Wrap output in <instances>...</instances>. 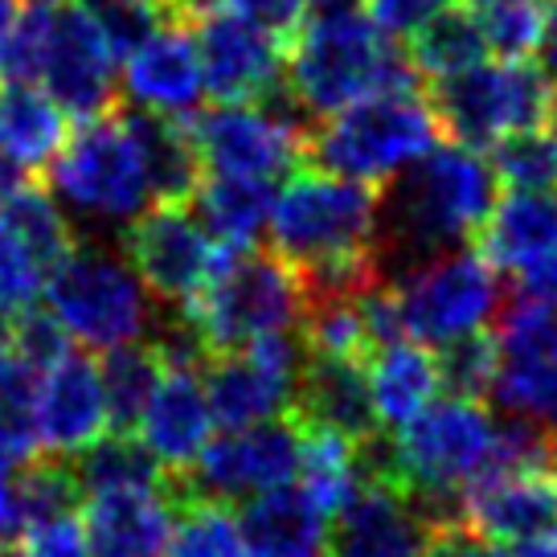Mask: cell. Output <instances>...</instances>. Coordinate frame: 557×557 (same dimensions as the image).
Returning <instances> with one entry per match:
<instances>
[{"label":"cell","mask_w":557,"mask_h":557,"mask_svg":"<svg viewBox=\"0 0 557 557\" xmlns=\"http://www.w3.org/2000/svg\"><path fill=\"white\" fill-rule=\"evenodd\" d=\"M557 78L529 58L475 62L451 78L431 83L438 127L459 144L492 148L496 139L545 127L554 115Z\"/></svg>","instance_id":"cell-10"},{"label":"cell","mask_w":557,"mask_h":557,"mask_svg":"<svg viewBox=\"0 0 557 557\" xmlns=\"http://www.w3.org/2000/svg\"><path fill=\"white\" fill-rule=\"evenodd\" d=\"M169 557H255V549L230 505L206 500V496H185L176 500Z\"/></svg>","instance_id":"cell-36"},{"label":"cell","mask_w":557,"mask_h":557,"mask_svg":"<svg viewBox=\"0 0 557 557\" xmlns=\"http://www.w3.org/2000/svg\"><path fill=\"white\" fill-rule=\"evenodd\" d=\"M9 557H95L74 512H58L50 521L29 524L17 541H9Z\"/></svg>","instance_id":"cell-41"},{"label":"cell","mask_w":557,"mask_h":557,"mask_svg":"<svg viewBox=\"0 0 557 557\" xmlns=\"http://www.w3.org/2000/svg\"><path fill=\"white\" fill-rule=\"evenodd\" d=\"M304 557H320V549H315V554H304Z\"/></svg>","instance_id":"cell-52"},{"label":"cell","mask_w":557,"mask_h":557,"mask_svg":"<svg viewBox=\"0 0 557 557\" xmlns=\"http://www.w3.org/2000/svg\"><path fill=\"white\" fill-rule=\"evenodd\" d=\"M484 53L487 41L463 0H451L447 9H438L435 17L422 21L410 34V62L422 74V83L451 78L459 70L484 62Z\"/></svg>","instance_id":"cell-34"},{"label":"cell","mask_w":557,"mask_h":557,"mask_svg":"<svg viewBox=\"0 0 557 557\" xmlns=\"http://www.w3.org/2000/svg\"><path fill=\"white\" fill-rule=\"evenodd\" d=\"M74 243L78 234L50 193L21 185L0 206V312L17 315L34 308Z\"/></svg>","instance_id":"cell-17"},{"label":"cell","mask_w":557,"mask_h":557,"mask_svg":"<svg viewBox=\"0 0 557 557\" xmlns=\"http://www.w3.org/2000/svg\"><path fill=\"white\" fill-rule=\"evenodd\" d=\"M78 500H83V487L74 480L66 455H25L0 480V541H17L29 524L50 521L58 512H74Z\"/></svg>","instance_id":"cell-29"},{"label":"cell","mask_w":557,"mask_h":557,"mask_svg":"<svg viewBox=\"0 0 557 557\" xmlns=\"http://www.w3.org/2000/svg\"><path fill=\"white\" fill-rule=\"evenodd\" d=\"M517 278H521L517 296H529V299H537V304L557 308V250L549 255V259H541L537 267H529V271Z\"/></svg>","instance_id":"cell-45"},{"label":"cell","mask_w":557,"mask_h":557,"mask_svg":"<svg viewBox=\"0 0 557 557\" xmlns=\"http://www.w3.org/2000/svg\"><path fill=\"white\" fill-rule=\"evenodd\" d=\"M366 373L382 431L406 426L443 389L435 352L426 345H418V341H410V336H398L389 345L373 348L366 357Z\"/></svg>","instance_id":"cell-28"},{"label":"cell","mask_w":557,"mask_h":557,"mask_svg":"<svg viewBox=\"0 0 557 557\" xmlns=\"http://www.w3.org/2000/svg\"><path fill=\"white\" fill-rule=\"evenodd\" d=\"M492 169L508 189H557V132L529 127L492 144Z\"/></svg>","instance_id":"cell-37"},{"label":"cell","mask_w":557,"mask_h":557,"mask_svg":"<svg viewBox=\"0 0 557 557\" xmlns=\"http://www.w3.org/2000/svg\"><path fill=\"white\" fill-rule=\"evenodd\" d=\"M185 315L201 336L206 352H230L267 332L299 329L304 287L296 267L278 250L226 246L206 287L185 304Z\"/></svg>","instance_id":"cell-5"},{"label":"cell","mask_w":557,"mask_h":557,"mask_svg":"<svg viewBox=\"0 0 557 557\" xmlns=\"http://www.w3.org/2000/svg\"><path fill=\"white\" fill-rule=\"evenodd\" d=\"M115 50L83 0H50L41 87L70 120H95L115 103Z\"/></svg>","instance_id":"cell-18"},{"label":"cell","mask_w":557,"mask_h":557,"mask_svg":"<svg viewBox=\"0 0 557 557\" xmlns=\"http://www.w3.org/2000/svg\"><path fill=\"white\" fill-rule=\"evenodd\" d=\"M394 287L401 329L410 341L438 348L463 336V332L487 329V320L500 312V278L496 267L468 246H455L447 255L401 275Z\"/></svg>","instance_id":"cell-11"},{"label":"cell","mask_w":557,"mask_h":557,"mask_svg":"<svg viewBox=\"0 0 557 557\" xmlns=\"http://www.w3.org/2000/svg\"><path fill=\"white\" fill-rule=\"evenodd\" d=\"M554 193H557V189H554Z\"/></svg>","instance_id":"cell-53"},{"label":"cell","mask_w":557,"mask_h":557,"mask_svg":"<svg viewBox=\"0 0 557 557\" xmlns=\"http://www.w3.org/2000/svg\"><path fill=\"white\" fill-rule=\"evenodd\" d=\"M447 4L451 0H369V17L377 21L385 34L410 37L422 21H431Z\"/></svg>","instance_id":"cell-43"},{"label":"cell","mask_w":557,"mask_h":557,"mask_svg":"<svg viewBox=\"0 0 557 557\" xmlns=\"http://www.w3.org/2000/svg\"><path fill=\"white\" fill-rule=\"evenodd\" d=\"M283 83L299 107L320 120L341 107L385 95V90H418L422 74L410 62V50L357 4L315 9L287 37Z\"/></svg>","instance_id":"cell-2"},{"label":"cell","mask_w":557,"mask_h":557,"mask_svg":"<svg viewBox=\"0 0 557 557\" xmlns=\"http://www.w3.org/2000/svg\"><path fill=\"white\" fill-rule=\"evenodd\" d=\"M475 243L496 271L524 275L557 250V197L545 189H512L508 197H496Z\"/></svg>","instance_id":"cell-26"},{"label":"cell","mask_w":557,"mask_h":557,"mask_svg":"<svg viewBox=\"0 0 557 557\" xmlns=\"http://www.w3.org/2000/svg\"><path fill=\"white\" fill-rule=\"evenodd\" d=\"M123 120L136 132L144 164H148V181H152V201H193V193L201 185V160L193 148L185 120L176 115H157L144 107H123Z\"/></svg>","instance_id":"cell-30"},{"label":"cell","mask_w":557,"mask_h":557,"mask_svg":"<svg viewBox=\"0 0 557 557\" xmlns=\"http://www.w3.org/2000/svg\"><path fill=\"white\" fill-rule=\"evenodd\" d=\"M496 185L500 176L492 160L459 139L435 144L426 157L377 185L373 255L385 283H398L435 255L468 246L496 206Z\"/></svg>","instance_id":"cell-1"},{"label":"cell","mask_w":557,"mask_h":557,"mask_svg":"<svg viewBox=\"0 0 557 557\" xmlns=\"http://www.w3.org/2000/svg\"><path fill=\"white\" fill-rule=\"evenodd\" d=\"M496 557H557V524L554 529H541L529 537L505 541V545H492Z\"/></svg>","instance_id":"cell-47"},{"label":"cell","mask_w":557,"mask_h":557,"mask_svg":"<svg viewBox=\"0 0 557 557\" xmlns=\"http://www.w3.org/2000/svg\"><path fill=\"white\" fill-rule=\"evenodd\" d=\"M426 557H496L484 537H475L463 521H443L431 537Z\"/></svg>","instance_id":"cell-44"},{"label":"cell","mask_w":557,"mask_h":557,"mask_svg":"<svg viewBox=\"0 0 557 557\" xmlns=\"http://www.w3.org/2000/svg\"><path fill=\"white\" fill-rule=\"evenodd\" d=\"M230 9H238L243 17L259 21L262 29L278 34L283 41L296 34L304 17L312 13V0H226Z\"/></svg>","instance_id":"cell-42"},{"label":"cell","mask_w":557,"mask_h":557,"mask_svg":"<svg viewBox=\"0 0 557 557\" xmlns=\"http://www.w3.org/2000/svg\"><path fill=\"white\" fill-rule=\"evenodd\" d=\"M435 361L438 382H443L447 394L484 401L492 394V377H496V332H463V336L435 348Z\"/></svg>","instance_id":"cell-39"},{"label":"cell","mask_w":557,"mask_h":557,"mask_svg":"<svg viewBox=\"0 0 557 557\" xmlns=\"http://www.w3.org/2000/svg\"><path fill=\"white\" fill-rule=\"evenodd\" d=\"M70 468L74 480L87 492H103V487H132V484H169V471L157 455L144 447L136 431H103L90 438L87 447L70 451Z\"/></svg>","instance_id":"cell-33"},{"label":"cell","mask_w":557,"mask_h":557,"mask_svg":"<svg viewBox=\"0 0 557 557\" xmlns=\"http://www.w3.org/2000/svg\"><path fill=\"white\" fill-rule=\"evenodd\" d=\"M136 435L144 447L157 455L169 475H181L197 463L213 438V410H209L201 369L193 366H164L152 398L136 422Z\"/></svg>","instance_id":"cell-24"},{"label":"cell","mask_w":557,"mask_h":557,"mask_svg":"<svg viewBox=\"0 0 557 557\" xmlns=\"http://www.w3.org/2000/svg\"><path fill=\"white\" fill-rule=\"evenodd\" d=\"M299 475V422L292 414L234 426L222 438H209L197 463L181 475H169L173 500L206 496L222 505H243L267 487H278Z\"/></svg>","instance_id":"cell-12"},{"label":"cell","mask_w":557,"mask_h":557,"mask_svg":"<svg viewBox=\"0 0 557 557\" xmlns=\"http://www.w3.org/2000/svg\"><path fill=\"white\" fill-rule=\"evenodd\" d=\"M173 484L87 492L83 533L95 557H164L173 541Z\"/></svg>","instance_id":"cell-22"},{"label":"cell","mask_w":557,"mask_h":557,"mask_svg":"<svg viewBox=\"0 0 557 557\" xmlns=\"http://www.w3.org/2000/svg\"><path fill=\"white\" fill-rule=\"evenodd\" d=\"M238 521H243V533L255 557H304L324 549V541H329L324 508L315 505L296 480L243 500Z\"/></svg>","instance_id":"cell-27"},{"label":"cell","mask_w":557,"mask_h":557,"mask_svg":"<svg viewBox=\"0 0 557 557\" xmlns=\"http://www.w3.org/2000/svg\"><path fill=\"white\" fill-rule=\"evenodd\" d=\"M21 185H29V169H21L17 160L0 148V206H4V201L21 189Z\"/></svg>","instance_id":"cell-49"},{"label":"cell","mask_w":557,"mask_h":557,"mask_svg":"<svg viewBox=\"0 0 557 557\" xmlns=\"http://www.w3.org/2000/svg\"><path fill=\"white\" fill-rule=\"evenodd\" d=\"M164 373V357L152 341H127L103 352V394H107V431H136L144 406Z\"/></svg>","instance_id":"cell-35"},{"label":"cell","mask_w":557,"mask_h":557,"mask_svg":"<svg viewBox=\"0 0 557 557\" xmlns=\"http://www.w3.org/2000/svg\"><path fill=\"white\" fill-rule=\"evenodd\" d=\"M537 53H541V66L557 78V0H549V4H545V25H541Z\"/></svg>","instance_id":"cell-48"},{"label":"cell","mask_w":557,"mask_h":557,"mask_svg":"<svg viewBox=\"0 0 557 557\" xmlns=\"http://www.w3.org/2000/svg\"><path fill=\"white\" fill-rule=\"evenodd\" d=\"M459 521L487 545L529 537L557 524V463L487 471L463 492Z\"/></svg>","instance_id":"cell-21"},{"label":"cell","mask_w":557,"mask_h":557,"mask_svg":"<svg viewBox=\"0 0 557 557\" xmlns=\"http://www.w3.org/2000/svg\"><path fill=\"white\" fill-rule=\"evenodd\" d=\"M13 17H17V0H0V37L9 34Z\"/></svg>","instance_id":"cell-50"},{"label":"cell","mask_w":557,"mask_h":557,"mask_svg":"<svg viewBox=\"0 0 557 557\" xmlns=\"http://www.w3.org/2000/svg\"><path fill=\"white\" fill-rule=\"evenodd\" d=\"M29 426L41 451L70 455L107 431V394L99 366L87 352L66 348L37 373Z\"/></svg>","instance_id":"cell-20"},{"label":"cell","mask_w":557,"mask_h":557,"mask_svg":"<svg viewBox=\"0 0 557 557\" xmlns=\"http://www.w3.org/2000/svg\"><path fill=\"white\" fill-rule=\"evenodd\" d=\"M271 238L292 267L373 255L377 185L324 169H292L271 206Z\"/></svg>","instance_id":"cell-7"},{"label":"cell","mask_w":557,"mask_h":557,"mask_svg":"<svg viewBox=\"0 0 557 557\" xmlns=\"http://www.w3.org/2000/svg\"><path fill=\"white\" fill-rule=\"evenodd\" d=\"M287 414L308 426H329L336 435L361 438L377 435L382 422L369 394L366 357H341V352H312L304 357Z\"/></svg>","instance_id":"cell-23"},{"label":"cell","mask_w":557,"mask_h":557,"mask_svg":"<svg viewBox=\"0 0 557 557\" xmlns=\"http://www.w3.org/2000/svg\"><path fill=\"white\" fill-rule=\"evenodd\" d=\"M123 255L160 308H185L213 275L226 243L189 213V201H152L123 226Z\"/></svg>","instance_id":"cell-13"},{"label":"cell","mask_w":557,"mask_h":557,"mask_svg":"<svg viewBox=\"0 0 557 557\" xmlns=\"http://www.w3.org/2000/svg\"><path fill=\"white\" fill-rule=\"evenodd\" d=\"M34 451H37L34 435L21 431V426H13L9 418H0V480L17 468L25 455H34Z\"/></svg>","instance_id":"cell-46"},{"label":"cell","mask_w":557,"mask_h":557,"mask_svg":"<svg viewBox=\"0 0 557 557\" xmlns=\"http://www.w3.org/2000/svg\"><path fill=\"white\" fill-rule=\"evenodd\" d=\"M438 136L443 127L435 107L418 90H385L312 120L304 136V160H312L324 173L385 185L406 164L426 157Z\"/></svg>","instance_id":"cell-4"},{"label":"cell","mask_w":557,"mask_h":557,"mask_svg":"<svg viewBox=\"0 0 557 557\" xmlns=\"http://www.w3.org/2000/svg\"><path fill=\"white\" fill-rule=\"evenodd\" d=\"M181 120L206 173L259 181H278L299 169L304 136L312 127V115L299 107L287 83H278L259 103H213L206 111L197 107Z\"/></svg>","instance_id":"cell-9"},{"label":"cell","mask_w":557,"mask_h":557,"mask_svg":"<svg viewBox=\"0 0 557 557\" xmlns=\"http://www.w3.org/2000/svg\"><path fill=\"white\" fill-rule=\"evenodd\" d=\"M189 25L169 21L160 25L152 37H144L136 50L123 62V90L132 107L157 111V115H189L201 107V62H197V46L193 34H185Z\"/></svg>","instance_id":"cell-25"},{"label":"cell","mask_w":557,"mask_h":557,"mask_svg":"<svg viewBox=\"0 0 557 557\" xmlns=\"http://www.w3.org/2000/svg\"><path fill=\"white\" fill-rule=\"evenodd\" d=\"M484 34L487 50L500 58H529L541 46L545 0H463Z\"/></svg>","instance_id":"cell-38"},{"label":"cell","mask_w":557,"mask_h":557,"mask_svg":"<svg viewBox=\"0 0 557 557\" xmlns=\"http://www.w3.org/2000/svg\"><path fill=\"white\" fill-rule=\"evenodd\" d=\"M62 139H66V111L46 90L25 83H9L0 90V148L21 169L29 173L46 169Z\"/></svg>","instance_id":"cell-32"},{"label":"cell","mask_w":557,"mask_h":557,"mask_svg":"<svg viewBox=\"0 0 557 557\" xmlns=\"http://www.w3.org/2000/svg\"><path fill=\"white\" fill-rule=\"evenodd\" d=\"M46 308L58 315L74 345L107 352L152 332V296L115 250L99 243H74L66 259L46 278Z\"/></svg>","instance_id":"cell-8"},{"label":"cell","mask_w":557,"mask_h":557,"mask_svg":"<svg viewBox=\"0 0 557 557\" xmlns=\"http://www.w3.org/2000/svg\"><path fill=\"white\" fill-rule=\"evenodd\" d=\"M304 357H308V345L299 329L267 332L243 348L206 357L201 385H206L213 422L234 431V426L287 414Z\"/></svg>","instance_id":"cell-14"},{"label":"cell","mask_w":557,"mask_h":557,"mask_svg":"<svg viewBox=\"0 0 557 557\" xmlns=\"http://www.w3.org/2000/svg\"><path fill=\"white\" fill-rule=\"evenodd\" d=\"M271 185L275 181H259V176L206 173L193 193V206L201 209V222L218 243L255 246L271 222V206H275Z\"/></svg>","instance_id":"cell-31"},{"label":"cell","mask_w":557,"mask_h":557,"mask_svg":"<svg viewBox=\"0 0 557 557\" xmlns=\"http://www.w3.org/2000/svg\"><path fill=\"white\" fill-rule=\"evenodd\" d=\"M189 29L213 103H259L283 83L287 41L238 9H206Z\"/></svg>","instance_id":"cell-16"},{"label":"cell","mask_w":557,"mask_h":557,"mask_svg":"<svg viewBox=\"0 0 557 557\" xmlns=\"http://www.w3.org/2000/svg\"><path fill=\"white\" fill-rule=\"evenodd\" d=\"M492 394L505 414L557 431V308L529 296L500 304Z\"/></svg>","instance_id":"cell-15"},{"label":"cell","mask_w":557,"mask_h":557,"mask_svg":"<svg viewBox=\"0 0 557 557\" xmlns=\"http://www.w3.org/2000/svg\"><path fill=\"white\" fill-rule=\"evenodd\" d=\"M46 169L53 197L70 213L99 226H127L136 213L152 206L148 164L136 132L123 120V107H111L95 120H78Z\"/></svg>","instance_id":"cell-6"},{"label":"cell","mask_w":557,"mask_h":557,"mask_svg":"<svg viewBox=\"0 0 557 557\" xmlns=\"http://www.w3.org/2000/svg\"><path fill=\"white\" fill-rule=\"evenodd\" d=\"M438 521H431L401 484L361 475L352 496L329 521V557H426Z\"/></svg>","instance_id":"cell-19"},{"label":"cell","mask_w":557,"mask_h":557,"mask_svg":"<svg viewBox=\"0 0 557 557\" xmlns=\"http://www.w3.org/2000/svg\"><path fill=\"white\" fill-rule=\"evenodd\" d=\"M90 17L99 21L115 58H127L144 37H152L160 25H169L173 13L160 0H83Z\"/></svg>","instance_id":"cell-40"},{"label":"cell","mask_w":557,"mask_h":557,"mask_svg":"<svg viewBox=\"0 0 557 557\" xmlns=\"http://www.w3.org/2000/svg\"><path fill=\"white\" fill-rule=\"evenodd\" d=\"M549 127L557 132V99H554V115H549Z\"/></svg>","instance_id":"cell-51"},{"label":"cell","mask_w":557,"mask_h":557,"mask_svg":"<svg viewBox=\"0 0 557 557\" xmlns=\"http://www.w3.org/2000/svg\"><path fill=\"white\" fill-rule=\"evenodd\" d=\"M394 480L431 521H459V500L475 480L496 471L500 422L480 398H431L406 426L389 431Z\"/></svg>","instance_id":"cell-3"}]
</instances>
